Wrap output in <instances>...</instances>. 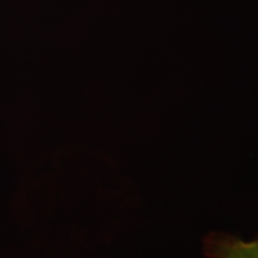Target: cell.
Listing matches in <instances>:
<instances>
[{"instance_id": "cell-1", "label": "cell", "mask_w": 258, "mask_h": 258, "mask_svg": "<svg viewBox=\"0 0 258 258\" xmlns=\"http://www.w3.org/2000/svg\"><path fill=\"white\" fill-rule=\"evenodd\" d=\"M203 249L208 258H258V238L244 241L228 234L212 232L204 238Z\"/></svg>"}]
</instances>
